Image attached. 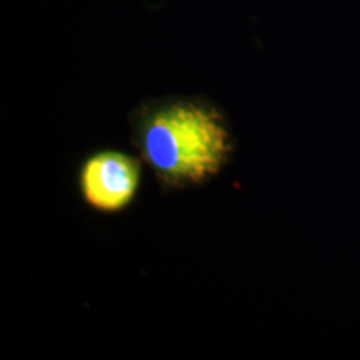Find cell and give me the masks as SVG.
I'll return each instance as SVG.
<instances>
[{"mask_svg": "<svg viewBox=\"0 0 360 360\" xmlns=\"http://www.w3.org/2000/svg\"><path fill=\"white\" fill-rule=\"evenodd\" d=\"M134 144L169 190L206 184L230 162L233 146L226 119L200 99L146 104L134 120Z\"/></svg>", "mask_w": 360, "mask_h": 360, "instance_id": "1", "label": "cell"}, {"mask_svg": "<svg viewBox=\"0 0 360 360\" xmlns=\"http://www.w3.org/2000/svg\"><path fill=\"white\" fill-rule=\"evenodd\" d=\"M142 178L141 162L129 154L105 150L89 156L79 171V188L94 210L115 214L134 202Z\"/></svg>", "mask_w": 360, "mask_h": 360, "instance_id": "2", "label": "cell"}]
</instances>
